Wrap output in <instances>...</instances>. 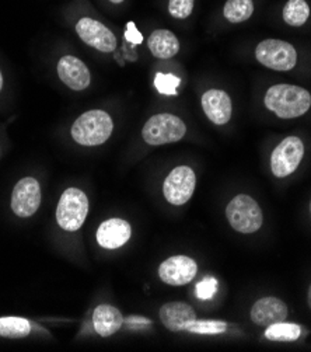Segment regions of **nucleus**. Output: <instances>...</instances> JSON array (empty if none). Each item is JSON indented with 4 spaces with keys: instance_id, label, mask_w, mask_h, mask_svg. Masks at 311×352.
Masks as SVG:
<instances>
[{
    "instance_id": "nucleus-1",
    "label": "nucleus",
    "mask_w": 311,
    "mask_h": 352,
    "mask_svg": "<svg viewBox=\"0 0 311 352\" xmlns=\"http://www.w3.org/2000/svg\"><path fill=\"white\" fill-rule=\"evenodd\" d=\"M266 109L279 118L290 120L306 114L311 107L310 93L293 85H275L265 94Z\"/></svg>"
},
{
    "instance_id": "nucleus-2",
    "label": "nucleus",
    "mask_w": 311,
    "mask_h": 352,
    "mask_svg": "<svg viewBox=\"0 0 311 352\" xmlns=\"http://www.w3.org/2000/svg\"><path fill=\"white\" fill-rule=\"evenodd\" d=\"M114 131L110 114L102 110H91L82 114L72 126V138L79 145L98 146L107 142Z\"/></svg>"
},
{
    "instance_id": "nucleus-3",
    "label": "nucleus",
    "mask_w": 311,
    "mask_h": 352,
    "mask_svg": "<svg viewBox=\"0 0 311 352\" xmlns=\"http://www.w3.org/2000/svg\"><path fill=\"white\" fill-rule=\"evenodd\" d=\"M226 217L234 230L244 234L255 233L264 222L260 205L246 194H238L230 201L226 208Z\"/></svg>"
},
{
    "instance_id": "nucleus-4",
    "label": "nucleus",
    "mask_w": 311,
    "mask_h": 352,
    "mask_svg": "<svg viewBox=\"0 0 311 352\" xmlns=\"http://www.w3.org/2000/svg\"><path fill=\"white\" fill-rule=\"evenodd\" d=\"M89 214V199L79 188H67L58 204L56 221L63 230H79Z\"/></svg>"
},
{
    "instance_id": "nucleus-5",
    "label": "nucleus",
    "mask_w": 311,
    "mask_h": 352,
    "mask_svg": "<svg viewBox=\"0 0 311 352\" xmlns=\"http://www.w3.org/2000/svg\"><path fill=\"white\" fill-rule=\"evenodd\" d=\"M187 126L181 118L172 114L153 116L143 126L142 136L152 146L178 142L184 138Z\"/></svg>"
},
{
    "instance_id": "nucleus-6",
    "label": "nucleus",
    "mask_w": 311,
    "mask_h": 352,
    "mask_svg": "<svg viewBox=\"0 0 311 352\" xmlns=\"http://www.w3.org/2000/svg\"><path fill=\"white\" fill-rule=\"evenodd\" d=\"M304 156V145L297 136H288L275 148L270 156V168L278 179L290 175L301 163Z\"/></svg>"
},
{
    "instance_id": "nucleus-7",
    "label": "nucleus",
    "mask_w": 311,
    "mask_h": 352,
    "mask_svg": "<svg viewBox=\"0 0 311 352\" xmlns=\"http://www.w3.org/2000/svg\"><path fill=\"white\" fill-rule=\"evenodd\" d=\"M255 58L269 69L290 70L296 66L297 52L292 44L282 40H265L258 44Z\"/></svg>"
},
{
    "instance_id": "nucleus-8",
    "label": "nucleus",
    "mask_w": 311,
    "mask_h": 352,
    "mask_svg": "<svg viewBox=\"0 0 311 352\" xmlns=\"http://www.w3.org/2000/svg\"><path fill=\"white\" fill-rule=\"evenodd\" d=\"M195 186L196 177L194 170L188 166H180L167 175L163 192L171 205H184L191 199Z\"/></svg>"
},
{
    "instance_id": "nucleus-9",
    "label": "nucleus",
    "mask_w": 311,
    "mask_h": 352,
    "mask_svg": "<svg viewBox=\"0 0 311 352\" xmlns=\"http://www.w3.org/2000/svg\"><path fill=\"white\" fill-rule=\"evenodd\" d=\"M76 32L83 43L101 52L110 54L117 48V37L114 32L94 19H80L76 24Z\"/></svg>"
},
{
    "instance_id": "nucleus-10",
    "label": "nucleus",
    "mask_w": 311,
    "mask_h": 352,
    "mask_svg": "<svg viewBox=\"0 0 311 352\" xmlns=\"http://www.w3.org/2000/svg\"><path fill=\"white\" fill-rule=\"evenodd\" d=\"M41 205V188L36 179L20 180L12 194V209L20 218H28L37 212Z\"/></svg>"
},
{
    "instance_id": "nucleus-11",
    "label": "nucleus",
    "mask_w": 311,
    "mask_h": 352,
    "mask_svg": "<svg viewBox=\"0 0 311 352\" xmlns=\"http://www.w3.org/2000/svg\"><path fill=\"white\" fill-rule=\"evenodd\" d=\"M198 272L196 263L187 256L170 257L161 263L159 276L167 285L180 287L185 285L195 278Z\"/></svg>"
},
{
    "instance_id": "nucleus-12",
    "label": "nucleus",
    "mask_w": 311,
    "mask_h": 352,
    "mask_svg": "<svg viewBox=\"0 0 311 352\" xmlns=\"http://www.w3.org/2000/svg\"><path fill=\"white\" fill-rule=\"evenodd\" d=\"M59 79L75 91L86 90L90 85L89 67L76 56L66 55L58 62Z\"/></svg>"
},
{
    "instance_id": "nucleus-13",
    "label": "nucleus",
    "mask_w": 311,
    "mask_h": 352,
    "mask_svg": "<svg viewBox=\"0 0 311 352\" xmlns=\"http://www.w3.org/2000/svg\"><path fill=\"white\" fill-rule=\"evenodd\" d=\"M288 306L284 300L266 296L257 300L251 309V320L262 327H269L275 323L285 322L288 318Z\"/></svg>"
},
{
    "instance_id": "nucleus-14",
    "label": "nucleus",
    "mask_w": 311,
    "mask_h": 352,
    "mask_svg": "<svg viewBox=\"0 0 311 352\" xmlns=\"http://www.w3.org/2000/svg\"><path fill=\"white\" fill-rule=\"evenodd\" d=\"M202 109L214 124L224 125L230 121L233 105L229 94L223 90H209L202 96Z\"/></svg>"
},
{
    "instance_id": "nucleus-15",
    "label": "nucleus",
    "mask_w": 311,
    "mask_h": 352,
    "mask_svg": "<svg viewBox=\"0 0 311 352\" xmlns=\"http://www.w3.org/2000/svg\"><path fill=\"white\" fill-rule=\"evenodd\" d=\"M130 225L119 218L108 219L100 225L97 230V241L104 249H119L130 239Z\"/></svg>"
},
{
    "instance_id": "nucleus-16",
    "label": "nucleus",
    "mask_w": 311,
    "mask_h": 352,
    "mask_svg": "<svg viewBox=\"0 0 311 352\" xmlns=\"http://www.w3.org/2000/svg\"><path fill=\"white\" fill-rule=\"evenodd\" d=\"M160 320L170 331L188 330L189 324L196 320L194 309L184 302L165 303L160 309Z\"/></svg>"
},
{
    "instance_id": "nucleus-17",
    "label": "nucleus",
    "mask_w": 311,
    "mask_h": 352,
    "mask_svg": "<svg viewBox=\"0 0 311 352\" xmlns=\"http://www.w3.org/2000/svg\"><path fill=\"white\" fill-rule=\"evenodd\" d=\"M94 330L101 337H110L115 334L124 324L122 313L111 305H100L93 314Z\"/></svg>"
},
{
    "instance_id": "nucleus-18",
    "label": "nucleus",
    "mask_w": 311,
    "mask_h": 352,
    "mask_svg": "<svg viewBox=\"0 0 311 352\" xmlns=\"http://www.w3.org/2000/svg\"><path fill=\"white\" fill-rule=\"evenodd\" d=\"M149 50L153 54V56L159 59H170L176 56L180 51V41L168 30H156L152 32L148 41Z\"/></svg>"
},
{
    "instance_id": "nucleus-19",
    "label": "nucleus",
    "mask_w": 311,
    "mask_h": 352,
    "mask_svg": "<svg viewBox=\"0 0 311 352\" xmlns=\"http://www.w3.org/2000/svg\"><path fill=\"white\" fill-rule=\"evenodd\" d=\"M254 13L253 0H227L223 8V16L231 24L249 20Z\"/></svg>"
},
{
    "instance_id": "nucleus-20",
    "label": "nucleus",
    "mask_w": 311,
    "mask_h": 352,
    "mask_svg": "<svg viewBox=\"0 0 311 352\" xmlns=\"http://www.w3.org/2000/svg\"><path fill=\"white\" fill-rule=\"evenodd\" d=\"M310 17V6L306 0H289L284 9V20L293 27L303 25Z\"/></svg>"
},
{
    "instance_id": "nucleus-21",
    "label": "nucleus",
    "mask_w": 311,
    "mask_h": 352,
    "mask_svg": "<svg viewBox=\"0 0 311 352\" xmlns=\"http://www.w3.org/2000/svg\"><path fill=\"white\" fill-rule=\"evenodd\" d=\"M301 334L300 326L295 323H285L279 322L269 326L265 330V337L269 341H296Z\"/></svg>"
},
{
    "instance_id": "nucleus-22",
    "label": "nucleus",
    "mask_w": 311,
    "mask_h": 352,
    "mask_svg": "<svg viewBox=\"0 0 311 352\" xmlns=\"http://www.w3.org/2000/svg\"><path fill=\"white\" fill-rule=\"evenodd\" d=\"M31 324L21 318H2L0 319V336L6 338H24L30 334Z\"/></svg>"
},
{
    "instance_id": "nucleus-23",
    "label": "nucleus",
    "mask_w": 311,
    "mask_h": 352,
    "mask_svg": "<svg viewBox=\"0 0 311 352\" xmlns=\"http://www.w3.org/2000/svg\"><path fill=\"white\" fill-rule=\"evenodd\" d=\"M226 330L227 324L218 320H195L188 327V331L194 334H222Z\"/></svg>"
},
{
    "instance_id": "nucleus-24",
    "label": "nucleus",
    "mask_w": 311,
    "mask_h": 352,
    "mask_svg": "<svg viewBox=\"0 0 311 352\" xmlns=\"http://www.w3.org/2000/svg\"><path fill=\"white\" fill-rule=\"evenodd\" d=\"M180 85H181V79L171 74H157L154 78V86L161 94L176 96Z\"/></svg>"
},
{
    "instance_id": "nucleus-25",
    "label": "nucleus",
    "mask_w": 311,
    "mask_h": 352,
    "mask_svg": "<svg viewBox=\"0 0 311 352\" xmlns=\"http://www.w3.org/2000/svg\"><path fill=\"white\" fill-rule=\"evenodd\" d=\"M194 10V0H170L168 13L174 19H187Z\"/></svg>"
},
{
    "instance_id": "nucleus-26",
    "label": "nucleus",
    "mask_w": 311,
    "mask_h": 352,
    "mask_svg": "<svg viewBox=\"0 0 311 352\" xmlns=\"http://www.w3.org/2000/svg\"><path fill=\"white\" fill-rule=\"evenodd\" d=\"M218 291V280L215 278L207 276L202 279L196 285V296L202 300H209Z\"/></svg>"
},
{
    "instance_id": "nucleus-27",
    "label": "nucleus",
    "mask_w": 311,
    "mask_h": 352,
    "mask_svg": "<svg viewBox=\"0 0 311 352\" xmlns=\"http://www.w3.org/2000/svg\"><path fill=\"white\" fill-rule=\"evenodd\" d=\"M125 40L133 45H139L143 41V35L141 34V31L136 28L133 21H129L126 25V31H125Z\"/></svg>"
},
{
    "instance_id": "nucleus-28",
    "label": "nucleus",
    "mask_w": 311,
    "mask_h": 352,
    "mask_svg": "<svg viewBox=\"0 0 311 352\" xmlns=\"http://www.w3.org/2000/svg\"><path fill=\"white\" fill-rule=\"evenodd\" d=\"M124 323H128L129 326L133 324V327H136L137 324H142V326H145V324H152L150 320H148V319H145V318H139V316H132V318H128L126 320H124Z\"/></svg>"
},
{
    "instance_id": "nucleus-29",
    "label": "nucleus",
    "mask_w": 311,
    "mask_h": 352,
    "mask_svg": "<svg viewBox=\"0 0 311 352\" xmlns=\"http://www.w3.org/2000/svg\"><path fill=\"white\" fill-rule=\"evenodd\" d=\"M307 300H308V306H310V309H311V285H310V288H308V295H307Z\"/></svg>"
},
{
    "instance_id": "nucleus-30",
    "label": "nucleus",
    "mask_w": 311,
    "mask_h": 352,
    "mask_svg": "<svg viewBox=\"0 0 311 352\" xmlns=\"http://www.w3.org/2000/svg\"><path fill=\"white\" fill-rule=\"evenodd\" d=\"M111 3H115V5H118V3H122V2H125V0H110Z\"/></svg>"
},
{
    "instance_id": "nucleus-31",
    "label": "nucleus",
    "mask_w": 311,
    "mask_h": 352,
    "mask_svg": "<svg viewBox=\"0 0 311 352\" xmlns=\"http://www.w3.org/2000/svg\"><path fill=\"white\" fill-rule=\"evenodd\" d=\"M3 87V78H2V72H0V90Z\"/></svg>"
},
{
    "instance_id": "nucleus-32",
    "label": "nucleus",
    "mask_w": 311,
    "mask_h": 352,
    "mask_svg": "<svg viewBox=\"0 0 311 352\" xmlns=\"http://www.w3.org/2000/svg\"><path fill=\"white\" fill-rule=\"evenodd\" d=\"M310 209H311V204H310Z\"/></svg>"
}]
</instances>
